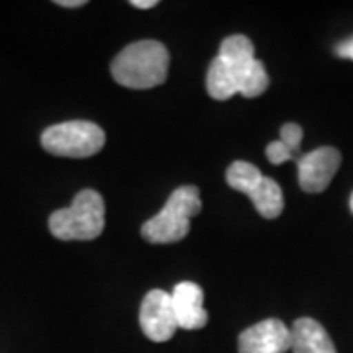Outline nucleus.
<instances>
[{"label":"nucleus","mask_w":353,"mask_h":353,"mask_svg":"<svg viewBox=\"0 0 353 353\" xmlns=\"http://www.w3.org/2000/svg\"><path fill=\"white\" fill-rule=\"evenodd\" d=\"M114 81L136 90H145L163 85L169 71V51L155 39H141L130 43L114 57Z\"/></svg>","instance_id":"obj_1"},{"label":"nucleus","mask_w":353,"mask_h":353,"mask_svg":"<svg viewBox=\"0 0 353 353\" xmlns=\"http://www.w3.org/2000/svg\"><path fill=\"white\" fill-rule=\"evenodd\" d=\"M201 192L192 185L171 192L165 206L141 226V238L150 243H175L190 232V218L201 212Z\"/></svg>","instance_id":"obj_2"},{"label":"nucleus","mask_w":353,"mask_h":353,"mask_svg":"<svg viewBox=\"0 0 353 353\" xmlns=\"http://www.w3.org/2000/svg\"><path fill=\"white\" fill-rule=\"evenodd\" d=\"M104 201L97 190L87 189L77 194L71 206L50 216V232L63 241H87L99 238L104 230Z\"/></svg>","instance_id":"obj_3"},{"label":"nucleus","mask_w":353,"mask_h":353,"mask_svg":"<svg viewBox=\"0 0 353 353\" xmlns=\"http://www.w3.org/2000/svg\"><path fill=\"white\" fill-rule=\"evenodd\" d=\"M104 130L94 122L71 120L50 126L41 134L43 150L57 157H90L104 148Z\"/></svg>","instance_id":"obj_4"},{"label":"nucleus","mask_w":353,"mask_h":353,"mask_svg":"<svg viewBox=\"0 0 353 353\" xmlns=\"http://www.w3.org/2000/svg\"><path fill=\"white\" fill-rule=\"evenodd\" d=\"M139 326L152 341H167L175 336L179 324L169 292L153 289L143 296L139 306Z\"/></svg>","instance_id":"obj_5"},{"label":"nucleus","mask_w":353,"mask_h":353,"mask_svg":"<svg viewBox=\"0 0 353 353\" xmlns=\"http://www.w3.org/2000/svg\"><path fill=\"white\" fill-rule=\"evenodd\" d=\"M341 155L336 148H318L299 157V185L304 192H322L328 189L338 173Z\"/></svg>","instance_id":"obj_6"},{"label":"nucleus","mask_w":353,"mask_h":353,"mask_svg":"<svg viewBox=\"0 0 353 353\" xmlns=\"http://www.w3.org/2000/svg\"><path fill=\"white\" fill-rule=\"evenodd\" d=\"M290 345H292V338H290L289 326L277 318H269L241 332L238 340V352L287 353L290 352Z\"/></svg>","instance_id":"obj_7"},{"label":"nucleus","mask_w":353,"mask_h":353,"mask_svg":"<svg viewBox=\"0 0 353 353\" xmlns=\"http://www.w3.org/2000/svg\"><path fill=\"white\" fill-rule=\"evenodd\" d=\"M171 303L179 328L201 330L206 326L208 314L204 310V292L196 283H179L171 292Z\"/></svg>","instance_id":"obj_8"},{"label":"nucleus","mask_w":353,"mask_h":353,"mask_svg":"<svg viewBox=\"0 0 353 353\" xmlns=\"http://www.w3.org/2000/svg\"><path fill=\"white\" fill-rule=\"evenodd\" d=\"M292 353H338L328 332L312 318H299L290 328Z\"/></svg>","instance_id":"obj_9"},{"label":"nucleus","mask_w":353,"mask_h":353,"mask_svg":"<svg viewBox=\"0 0 353 353\" xmlns=\"http://www.w3.org/2000/svg\"><path fill=\"white\" fill-rule=\"evenodd\" d=\"M238 71L220 57H214L206 75V90L216 101H228L238 94Z\"/></svg>","instance_id":"obj_10"},{"label":"nucleus","mask_w":353,"mask_h":353,"mask_svg":"<svg viewBox=\"0 0 353 353\" xmlns=\"http://www.w3.org/2000/svg\"><path fill=\"white\" fill-rule=\"evenodd\" d=\"M253 206L257 208V212L267 218V220H273L283 212L285 208V199H283V190L277 185V181L263 176L261 183L252 190L250 194Z\"/></svg>","instance_id":"obj_11"},{"label":"nucleus","mask_w":353,"mask_h":353,"mask_svg":"<svg viewBox=\"0 0 353 353\" xmlns=\"http://www.w3.org/2000/svg\"><path fill=\"white\" fill-rule=\"evenodd\" d=\"M218 57L222 61H226L230 67H234L240 75L248 65L255 61V50H253V43L250 41V38L238 34V36H230L222 41Z\"/></svg>","instance_id":"obj_12"},{"label":"nucleus","mask_w":353,"mask_h":353,"mask_svg":"<svg viewBox=\"0 0 353 353\" xmlns=\"http://www.w3.org/2000/svg\"><path fill=\"white\" fill-rule=\"evenodd\" d=\"M261 179H263L261 171L248 161H234L226 171L228 185L234 190H240L243 194H248V196L261 183Z\"/></svg>","instance_id":"obj_13"},{"label":"nucleus","mask_w":353,"mask_h":353,"mask_svg":"<svg viewBox=\"0 0 353 353\" xmlns=\"http://www.w3.org/2000/svg\"><path fill=\"white\" fill-rule=\"evenodd\" d=\"M269 87V77L265 71V65L255 59L248 65L240 73V81H238V94L245 97V99H255L259 94H263Z\"/></svg>","instance_id":"obj_14"},{"label":"nucleus","mask_w":353,"mask_h":353,"mask_svg":"<svg viewBox=\"0 0 353 353\" xmlns=\"http://www.w3.org/2000/svg\"><path fill=\"white\" fill-rule=\"evenodd\" d=\"M281 141L296 157L299 150H301V143H303V128L299 126V124H292V122L285 124V126L281 128Z\"/></svg>","instance_id":"obj_15"},{"label":"nucleus","mask_w":353,"mask_h":353,"mask_svg":"<svg viewBox=\"0 0 353 353\" xmlns=\"http://www.w3.org/2000/svg\"><path fill=\"white\" fill-rule=\"evenodd\" d=\"M267 159L271 161L273 165H281L285 163V161H289V159H292L294 155L283 145V141L279 139V141H271L269 145H267Z\"/></svg>","instance_id":"obj_16"},{"label":"nucleus","mask_w":353,"mask_h":353,"mask_svg":"<svg viewBox=\"0 0 353 353\" xmlns=\"http://www.w3.org/2000/svg\"><path fill=\"white\" fill-rule=\"evenodd\" d=\"M336 55L341 59H352L353 61V38L343 39L336 46Z\"/></svg>","instance_id":"obj_17"},{"label":"nucleus","mask_w":353,"mask_h":353,"mask_svg":"<svg viewBox=\"0 0 353 353\" xmlns=\"http://www.w3.org/2000/svg\"><path fill=\"white\" fill-rule=\"evenodd\" d=\"M130 4L136 6V8H141V10H148V8L157 6V0H132Z\"/></svg>","instance_id":"obj_18"},{"label":"nucleus","mask_w":353,"mask_h":353,"mask_svg":"<svg viewBox=\"0 0 353 353\" xmlns=\"http://www.w3.org/2000/svg\"><path fill=\"white\" fill-rule=\"evenodd\" d=\"M57 4L63 8H79V6H85L87 2L85 0H57Z\"/></svg>","instance_id":"obj_19"},{"label":"nucleus","mask_w":353,"mask_h":353,"mask_svg":"<svg viewBox=\"0 0 353 353\" xmlns=\"http://www.w3.org/2000/svg\"><path fill=\"white\" fill-rule=\"evenodd\" d=\"M350 208H352V212H353V192H352V199H350Z\"/></svg>","instance_id":"obj_20"}]
</instances>
